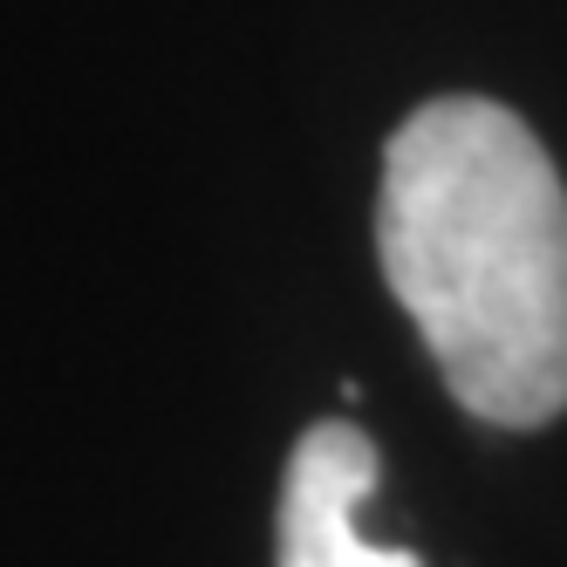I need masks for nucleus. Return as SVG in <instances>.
Wrapping results in <instances>:
<instances>
[{"label":"nucleus","instance_id":"nucleus-1","mask_svg":"<svg viewBox=\"0 0 567 567\" xmlns=\"http://www.w3.org/2000/svg\"><path fill=\"white\" fill-rule=\"evenodd\" d=\"M377 254L472 417L534 431L567 411V185L506 103L437 96L403 116Z\"/></svg>","mask_w":567,"mask_h":567},{"label":"nucleus","instance_id":"nucleus-2","mask_svg":"<svg viewBox=\"0 0 567 567\" xmlns=\"http://www.w3.org/2000/svg\"><path fill=\"white\" fill-rule=\"evenodd\" d=\"M377 493V444L355 424H308L288 485H280V554L274 567H424L411 547H383L362 526Z\"/></svg>","mask_w":567,"mask_h":567}]
</instances>
